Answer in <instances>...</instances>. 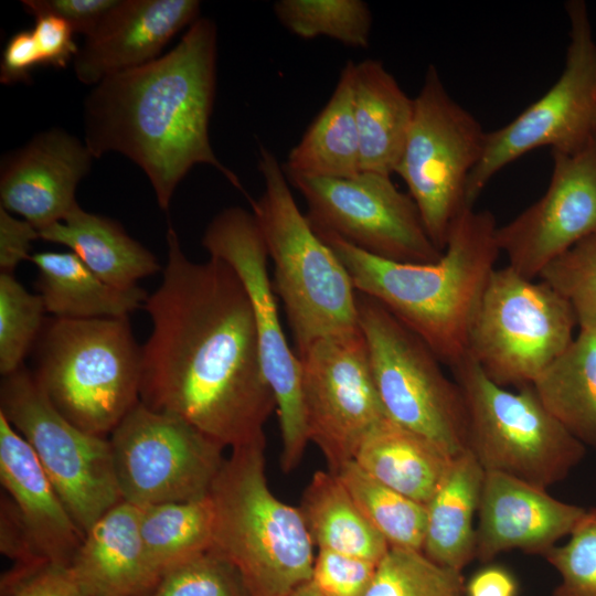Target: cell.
Returning <instances> with one entry per match:
<instances>
[{
    "instance_id": "1",
    "label": "cell",
    "mask_w": 596,
    "mask_h": 596,
    "mask_svg": "<svg viewBox=\"0 0 596 596\" xmlns=\"http://www.w3.org/2000/svg\"><path fill=\"white\" fill-rule=\"evenodd\" d=\"M166 238L162 280L143 305L152 329L141 347L140 402L224 448L263 439L276 401L246 291L224 260L189 259L171 225Z\"/></svg>"
},
{
    "instance_id": "34",
    "label": "cell",
    "mask_w": 596,
    "mask_h": 596,
    "mask_svg": "<svg viewBox=\"0 0 596 596\" xmlns=\"http://www.w3.org/2000/svg\"><path fill=\"white\" fill-rule=\"evenodd\" d=\"M365 596H466L461 571L440 565L423 551L390 547Z\"/></svg>"
},
{
    "instance_id": "14",
    "label": "cell",
    "mask_w": 596,
    "mask_h": 596,
    "mask_svg": "<svg viewBox=\"0 0 596 596\" xmlns=\"http://www.w3.org/2000/svg\"><path fill=\"white\" fill-rule=\"evenodd\" d=\"M108 439L121 499L138 507L207 497L225 459L222 445L141 402Z\"/></svg>"
},
{
    "instance_id": "15",
    "label": "cell",
    "mask_w": 596,
    "mask_h": 596,
    "mask_svg": "<svg viewBox=\"0 0 596 596\" xmlns=\"http://www.w3.org/2000/svg\"><path fill=\"white\" fill-rule=\"evenodd\" d=\"M286 177L304 196L313 230L332 233L387 260L426 264L440 258L443 252L430 240L415 202L397 189L391 175Z\"/></svg>"
},
{
    "instance_id": "33",
    "label": "cell",
    "mask_w": 596,
    "mask_h": 596,
    "mask_svg": "<svg viewBox=\"0 0 596 596\" xmlns=\"http://www.w3.org/2000/svg\"><path fill=\"white\" fill-rule=\"evenodd\" d=\"M274 12L289 32L301 39L327 36L361 49L370 44L372 14L361 0H279Z\"/></svg>"
},
{
    "instance_id": "4",
    "label": "cell",
    "mask_w": 596,
    "mask_h": 596,
    "mask_svg": "<svg viewBox=\"0 0 596 596\" xmlns=\"http://www.w3.org/2000/svg\"><path fill=\"white\" fill-rule=\"evenodd\" d=\"M266 439L231 449L211 487V550L231 562L252 596H289L310 582L313 543L299 507L279 500L265 472Z\"/></svg>"
},
{
    "instance_id": "18",
    "label": "cell",
    "mask_w": 596,
    "mask_h": 596,
    "mask_svg": "<svg viewBox=\"0 0 596 596\" xmlns=\"http://www.w3.org/2000/svg\"><path fill=\"white\" fill-rule=\"evenodd\" d=\"M93 159L85 142L63 129L35 135L1 161L0 207L38 231L63 221L78 204L76 189Z\"/></svg>"
},
{
    "instance_id": "20",
    "label": "cell",
    "mask_w": 596,
    "mask_h": 596,
    "mask_svg": "<svg viewBox=\"0 0 596 596\" xmlns=\"http://www.w3.org/2000/svg\"><path fill=\"white\" fill-rule=\"evenodd\" d=\"M196 0H117L85 36L73 60L79 82L104 78L159 57L167 43L199 19Z\"/></svg>"
},
{
    "instance_id": "44",
    "label": "cell",
    "mask_w": 596,
    "mask_h": 596,
    "mask_svg": "<svg viewBox=\"0 0 596 596\" xmlns=\"http://www.w3.org/2000/svg\"><path fill=\"white\" fill-rule=\"evenodd\" d=\"M38 238L32 224L0 207V273L13 274L20 263L30 260L32 242Z\"/></svg>"
},
{
    "instance_id": "32",
    "label": "cell",
    "mask_w": 596,
    "mask_h": 596,
    "mask_svg": "<svg viewBox=\"0 0 596 596\" xmlns=\"http://www.w3.org/2000/svg\"><path fill=\"white\" fill-rule=\"evenodd\" d=\"M334 475L390 547L423 550L427 526L426 504L374 479L354 460Z\"/></svg>"
},
{
    "instance_id": "2",
    "label": "cell",
    "mask_w": 596,
    "mask_h": 596,
    "mask_svg": "<svg viewBox=\"0 0 596 596\" xmlns=\"http://www.w3.org/2000/svg\"><path fill=\"white\" fill-rule=\"evenodd\" d=\"M216 62V24L199 18L171 51L104 78L84 100V142L93 157L115 151L132 160L164 211L177 185L199 163L217 169L245 193L210 142Z\"/></svg>"
},
{
    "instance_id": "16",
    "label": "cell",
    "mask_w": 596,
    "mask_h": 596,
    "mask_svg": "<svg viewBox=\"0 0 596 596\" xmlns=\"http://www.w3.org/2000/svg\"><path fill=\"white\" fill-rule=\"evenodd\" d=\"M309 440L337 473L368 434L389 418L380 400L360 326L318 339L296 353Z\"/></svg>"
},
{
    "instance_id": "46",
    "label": "cell",
    "mask_w": 596,
    "mask_h": 596,
    "mask_svg": "<svg viewBox=\"0 0 596 596\" xmlns=\"http://www.w3.org/2000/svg\"><path fill=\"white\" fill-rule=\"evenodd\" d=\"M517 582L500 566H488L477 572L466 584V596H515Z\"/></svg>"
},
{
    "instance_id": "19",
    "label": "cell",
    "mask_w": 596,
    "mask_h": 596,
    "mask_svg": "<svg viewBox=\"0 0 596 596\" xmlns=\"http://www.w3.org/2000/svg\"><path fill=\"white\" fill-rule=\"evenodd\" d=\"M585 511L552 497L546 488L503 472L486 471L476 528V558L488 562L510 550L544 555L571 534Z\"/></svg>"
},
{
    "instance_id": "42",
    "label": "cell",
    "mask_w": 596,
    "mask_h": 596,
    "mask_svg": "<svg viewBox=\"0 0 596 596\" xmlns=\"http://www.w3.org/2000/svg\"><path fill=\"white\" fill-rule=\"evenodd\" d=\"M32 29L42 65L63 68L78 52L73 28L63 19L52 14L36 15Z\"/></svg>"
},
{
    "instance_id": "28",
    "label": "cell",
    "mask_w": 596,
    "mask_h": 596,
    "mask_svg": "<svg viewBox=\"0 0 596 596\" xmlns=\"http://www.w3.org/2000/svg\"><path fill=\"white\" fill-rule=\"evenodd\" d=\"M354 62L344 65L336 88L283 164L286 173L344 179L361 172L353 104Z\"/></svg>"
},
{
    "instance_id": "27",
    "label": "cell",
    "mask_w": 596,
    "mask_h": 596,
    "mask_svg": "<svg viewBox=\"0 0 596 596\" xmlns=\"http://www.w3.org/2000/svg\"><path fill=\"white\" fill-rule=\"evenodd\" d=\"M30 262L38 268V294L55 318L129 317L149 296L139 286L125 290L107 284L72 252H40Z\"/></svg>"
},
{
    "instance_id": "10",
    "label": "cell",
    "mask_w": 596,
    "mask_h": 596,
    "mask_svg": "<svg viewBox=\"0 0 596 596\" xmlns=\"http://www.w3.org/2000/svg\"><path fill=\"white\" fill-rule=\"evenodd\" d=\"M486 131L446 91L434 65L414 98V114L395 173L405 182L426 231L444 251L454 221L467 205V184Z\"/></svg>"
},
{
    "instance_id": "39",
    "label": "cell",
    "mask_w": 596,
    "mask_h": 596,
    "mask_svg": "<svg viewBox=\"0 0 596 596\" xmlns=\"http://www.w3.org/2000/svg\"><path fill=\"white\" fill-rule=\"evenodd\" d=\"M377 564L356 556L318 550L310 582L322 596H365Z\"/></svg>"
},
{
    "instance_id": "6",
    "label": "cell",
    "mask_w": 596,
    "mask_h": 596,
    "mask_svg": "<svg viewBox=\"0 0 596 596\" xmlns=\"http://www.w3.org/2000/svg\"><path fill=\"white\" fill-rule=\"evenodd\" d=\"M33 375L52 405L82 430L109 437L140 402L141 347L129 317L45 320Z\"/></svg>"
},
{
    "instance_id": "31",
    "label": "cell",
    "mask_w": 596,
    "mask_h": 596,
    "mask_svg": "<svg viewBox=\"0 0 596 596\" xmlns=\"http://www.w3.org/2000/svg\"><path fill=\"white\" fill-rule=\"evenodd\" d=\"M140 508L147 558L161 576L212 547L214 512L210 497Z\"/></svg>"
},
{
    "instance_id": "35",
    "label": "cell",
    "mask_w": 596,
    "mask_h": 596,
    "mask_svg": "<svg viewBox=\"0 0 596 596\" xmlns=\"http://www.w3.org/2000/svg\"><path fill=\"white\" fill-rule=\"evenodd\" d=\"M42 297L29 292L14 274L0 273V373L9 375L24 364L45 323Z\"/></svg>"
},
{
    "instance_id": "12",
    "label": "cell",
    "mask_w": 596,
    "mask_h": 596,
    "mask_svg": "<svg viewBox=\"0 0 596 596\" xmlns=\"http://www.w3.org/2000/svg\"><path fill=\"white\" fill-rule=\"evenodd\" d=\"M202 246L210 257L231 266L251 302L263 371L276 401L281 437L280 468L289 473L299 466L310 441L300 361L289 348L280 323L267 270L268 252L254 214L240 206L222 210L206 226Z\"/></svg>"
},
{
    "instance_id": "29",
    "label": "cell",
    "mask_w": 596,
    "mask_h": 596,
    "mask_svg": "<svg viewBox=\"0 0 596 596\" xmlns=\"http://www.w3.org/2000/svg\"><path fill=\"white\" fill-rule=\"evenodd\" d=\"M299 509L318 550L379 563L390 549L339 477L329 470H318L312 475Z\"/></svg>"
},
{
    "instance_id": "22",
    "label": "cell",
    "mask_w": 596,
    "mask_h": 596,
    "mask_svg": "<svg viewBox=\"0 0 596 596\" xmlns=\"http://www.w3.org/2000/svg\"><path fill=\"white\" fill-rule=\"evenodd\" d=\"M71 568L92 596H150L160 577L140 534V508L120 500L84 533Z\"/></svg>"
},
{
    "instance_id": "40",
    "label": "cell",
    "mask_w": 596,
    "mask_h": 596,
    "mask_svg": "<svg viewBox=\"0 0 596 596\" xmlns=\"http://www.w3.org/2000/svg\"><path fill=\"white\" fill-rule=\"evenodd\" d=\"M0 551L17 567L38 570L51 563L8 494L0 502Z\"/></svg>"
},
{
    "instance_id": "8",
    "label": "cell",
    "mask_w": 596,
    "mask_h": 596,
    "mask_svg": "<svg viewBox=\"0 0 596 596\" xmlns=\"http://www.w3.org/2000/svg\"><path fill=\"white\" fill-rule=\"evenodd\" d=\"M356 294L359 324L386 416L451 457L466 451L467 415L455 380L415 332L375 299Z\"/></svg>"
},
{
    "instance_id": "17",
    "label": "cell",
    "mask_w": 596,
    "mask_h": 596,
    "mask_svg": "<svg viewBox=\"0 0 596 596\" xmlns=\"http://www.w3.org/2000/svg\"><path fill=\"white\" fill-rule=\"evenodd\" d=\"M545 193L503 226L497 240L509 266L526 278L596 234V136L573 152L552 151Z\"/></svg>"
},
{
    "instance_id": "21",
    "label": "cell",
    "mask_w": 596,
    "mask_h": 596,
    "mask_svg": "<svg viewBox=\"0 0 596 596\" xmlns=\"http://www.w3.org/2000/svg\"><path fill=\"white\" fill-rule=\"evenodd\" d=\"M0 480L46 558L70 566L84 533L31 446L1 413Z\"/></svg>"
},
{
    "instance_id": "36",
    "label": "cell",
    "mask_w": 596,
    "mask_h": 596,
    "mask_svg": "<svg viewBox=\"0 0 596 596\" xmlns=\"http://www.w3.org/2000/svg\"><path fill=\"white\" fill-rule=\"evenodd\" d=\"M539 278L570 304L579 330L596 331V234L554 258Z\"/></svg>"
},
{
    "instance_id": "7",
    "label": "cell",
    "mask_w": 596,
    "mask_h": 596,
    "mask_svg": "<svg viewBox=\"0 0 596 596\" xmlns=\"http://www.w3.org/2000/svg\"><path fill=\"white\" fill-rule=\"evenodd\" d=\"M449 369L465 403L467 447L486 471L547 489L583 460L586 446L545 408L532 385L500 386L468 353Z\"/></svg>"
},
{
    "instance_id": "37",
    "label": "cell",
    "mask_w": 596,
    "mask_h": 596,
    "mask_svg": "<svg viewBox=\"0 0 596 596\" xmlns=\"http://www.w3.org/2000/svg\"><path fill=\"white\" fill-rule=\"evenodd\" d=\"M150 596H252L236 567L203 552L164 573Z\"/></svg>"
},
{
    "instance_id": "47",
    "label": "cell",
    "mask_w": 596,
    "mask_h": 596,
    "mask_svg": "<svg viewBox=\"0 0 596 596\" xmlns=\"http://www.w3.org/2000/svg\"><path fill=\"white\" fill-rule=\"evenodd\" d=\"M289 596H322L311 582L305 583L296 588Z\"/></svg>"
},
{
    "instance_id": "13",
    "label": "cell",
    "mask_w": 596,
    "mask_h": 596,
    "mask_svg": "<svg viewBox=\"0 0 596 596\" xmlns=\"http://www.w3.org/2000/svg\"><path fill=\"white\" fill-rule=\"evenodd\" d=\"M0 413L31 446L83 533L123 500L108 437L67 421L24 365L2 376Z\"/></svg>"
},
{
    "instance_id": "30",
    "label": "cell",
    "mask_w": 596,
    "mask_h": 596,
    "mask_svg": "<svg viewBox=\"0 0 596 596\" xmlns=\"http://www.w3.org/2000/svg\"><path fill=\"white\" fill-rule=\"evenodd\" d=\"M532 387L573 436L596 449V331L579 330Z\"/></svg>"
},
{
    "instance_id": "25",
    "label": "cell",
    "mask_w": 596,
    "mask_h": 596,
    "mask_svg": "<svg viewBox=\"0 0 596 596\" xmlns=\"http://www.w3.org/2000/svg\"><path fill=\"white\" fill-rule=\"evenodd\" d=\"M453 459L428 438L385 418L368 434L353 460L380 482L427 504Z\"/></svg>"
},
{
    "instance_id": "11",
    "label": "cell",
    "mask_w": 596,
    "mask_h": 596,
    "mask_svg": "<svg viewBox=\"0 0 596 596\" xmlns=\"http://www.w3.org/2000/svg\"><path fill=\"white\" fill-rule=\"evenodd\" d=\"M565 8L570 42L564 68L543 96L505 126L486 134L467 184L468 206L501 169L525 153L541 147L573 152L596 136V41L586 3L573 0Z\"/></svg>"
},
{
    "instance_id": "43",
    "label": "cell",
    "mask_w": 596,
    "mask_h": 596,
    "mask_svg": "<svg viewBox=\"0 0 596 596\" xmlns=\"http://www.w3.org/2000/svg\"><path fill=\"white\" fill-rule=\"evenodd\" d=\"M9 596H92L71 566L50 563L21 582Z\"/></svg>"
},
{
    "instance_id": "23",
    "label": "cell",
    "mask_w": 596,
    "mask_h": 596,
    "mask_svg": "<svg viewBox=\"0 0 596 596\" xmlns=\"http://www.w3.org/2000/svg\"><path fill=\"white\" fill-rule=\"evenodd\" d=\"M354 115L361 172L395 173L414 114L409 98L377 60L354 64Z\"/></svg>"
},
{
    "instance_id": "26",
    "label": "cell",
    "mask_w": 596,
    "mask_h": 596,
    "mask_svg": "<svg viewBox=\"0 0 596 596\" xmlns=\"http://www.w3.org/2000/svg\"><path fill=\"white\" fill-rule=\"evenodd\" d=\"M485 469L467 449L454 457L433 498L426 504L427 526L423 553L434 562L462 571L476 558V512Z\"/></svg>"
},
{
    "instance_id": "38",
    "label": "cell",
    "mask_w": 596,
    "mask_h": 596,
    "mask_svg": "<svg viewBox=\"0 0 596 596\" xmlns=\"http://www.w3.org/2000/svg\"><path fill=\"white\" fill-rule=\"evenodd\" d=\"M543 556L560 575L553 596H596V508L586 509L566 542Z\"/></svg>"
},
{
    "instance_id": "5",
    "label": "cell",
    "mask_w": 596,
    "mask_h": 596,
    "mask_svg": "<svg viewBox=\"0 0 596 596\" xmlns=\"http://www.w3.org/2000/svg\"><path fill=\"white\" fill-rule=\"evenodd\" d=\"M258 169L264 191L249 199L252 213L274 264V290L297 353L318 339L358 328V294L345 267L299 210L283 164L264 146Z\"/></svg>"
},
{
    "instance_id": "24",
    "label": "cell",
    "mask_w": 596,
    "mask_h": 596,
    "mask_svg": "<svg viewBox=\"0 0 596 596\" xmlns=\"http://www.w3.org/2000/svg\"><path fill=\"white\" fill-rule=\"evenodd\" d=\"M39 238L71 249L95 275L119 289H131L160 270L157 257L130 237L117 221L77 204L67 216L39 231Z\"/></svg>"
},
{
    "instance_id": "9",
    "label": "cell",
    "mask_w": 596,
    "mask_h": 596,
    "mask_svg": "<svg viewBox=\"0 0 596 596\" xmlns=\"http://www.w3.org/2000/svg\"><path fill=\"white\" fill-rule=\"evenodd\" d=\"M577 326L570 304L546 283L509 265L486 285L468 340V354L500 386L532 385L570 345Z\"/></svg>"
},
{
    "instance_id": "3",
    "label": "cell",
    "mask_w": 596,
    "mask_h": 596,
    "mask_svg": "<svg viewBox=\"0 0 596 596\" xmlns=\"http://www.w3.org/2000/svg\"><path fill=\"white\" fill-rule=\"evenodd\" d=\"M489 211L466 207L451 224L440 258L412 264L373 256L341 237L315 232L369 296L415 332L451 368L467 355L470 329L500 248Z\"/></svg>"
},
{
    "instance_id": "41",
    "label": "cell",
    "mask_w": 596,
    "mask_h": 596,
    "mask_svg": "<svg viewBox=\"0 0 596 596\" xmlns=\"http://www.w3.org/2000/svg\"><path fill=\"white\" fill-rule=\"evenodd\" d=\"M117 0H23L22 7L33 15L52 14L65 20L75 33L88 35Z\"/></svg>"
},
{
    "instance_id": "45",
    "label": "cell",
    "mask_w": 596,
    "mask_h": 596,
    "mask_svg": "<svg viewBox=\"0 0 596 596\" xmlns=\"http://www.w3.org/2000/svg\"><path fill=\"white\" fill-rule=\"evenodd\" d=\"M42 64L32 30H21L7 42L1 64L0 82L11 85L30 81L31 71Z\"/></svg>"
}]
</instances>
